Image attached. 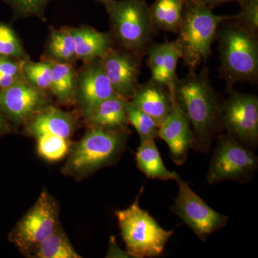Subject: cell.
I'll return each instance as SVG.
<instances>
[{
  "label": "cell",
  "instance_id": "obj_7",
  "mask_svg": "<svg viewBox=\"0 0 258 258\" xmlns=\"http://www.w3.org/2000/svg\"><path fill=\"white\" fill-rule=\"evenodd\" d=\"M257 157L230 134L218 138L208 173L210 184L243 181L254 174Z\"/></svg>",
  "mask_w": 258,
  "mask_h": 258
},
{
  "label": "cell",
  "instance_id": "obj_15",
  "mask_svg": "<svg viewBox=\"0 0 258 258\" xmlns=\"http://www.w3.org/2000/svg\"><path fill=\"white\" fill-rule=\"evenodd\" d=\"M147 64L154 82L174 89L177 81L176 67L181 59V52L176 41L151 45L148 49Z\"/></svg>",
  "mask_w": 258,
  "mask_h": 258
},
{
  "label": "cell",
  "instance_id": "obj_32",
  "mask_svg": "<svg viewBox=\"0 0 258 258\" xmlns=\"http://www.w3.org/2000/svg\"><path fill=\"white\" fill-rule=\"evenodd\" d=\"M186 2H192V3H199L205 5L208 8L213 9L217 6L227 4V3H232V2H236L237 0H185Z\"/></svg>",
  "mask_w": 258,
  "mask_h": 258
},
{
  "label": "cell",
  "instance_id": "obj_18",
  "mask_svg": "<svg viewBox=\"0 0 258 258\" xmlns=\"http://www.w3.org/2000/svg\"><path fill=\"white\" fill-rule=\"evenodd\" d=\"M71 30L76 45V58L83 62L103 58L114 47L111 32H100L87 25L71 28Z\"/></svg>",
  "mask_w": 258,
  "mask_h": 258
},
{
  "label": "cell",
  "instance_id": "obj_28",
  "mask_svg": "<svg viewBox=\"0 0 258 258\" xmlns=\"http://www.w3.org/2000/svg\"><path fill=\"white\" fill-rule=\"evenodd\" d=\"M126 115L128 124L133 125L141 140L158 138L159 125L144 112L134 106L130 101L126 105Z\"/></svg>",
  "mask_w": 258,
  "mask_h": 258
},
{
  "label": "cell",
  "instance_id": "obj_9",
  "mask_svg": "<svg viewBox=\"0 0 258 258\" xmlns=\"http://www.w3.org/2000/svg\"><path fill=\"white\" fill-rule=\"evenodd\" d=\"M176 181L179 193L171 211L189 226L199 238L205 241L213 232L227 225V216L210 208L179 176Z\"/></svg>",
  "mask_w": 258,
  "mask_h": 258
},
{
  "label": "cell",
  "instance_id": "obj_3",
  "mask_svg": "<svg viewBox=\"0 0 258 258\" xmlns=\"http://www.w3.org/2000/svg\"><path fill=\"white\" fill-rule=\"evenodd\" d=\"M234 15H217L205 5L185 1L182 23L175 40L181 59L190 71L206 62L220 25Z\"/></svg>",
  "mask_w": 258,
  "mask_h": 258
},
{
  "label": "cell",
  "instance_id": "obj_22",
  "mask_svg": "<svg viewBox=\"0 0 258 258\" xmlns=\"http://www.w3.org/2000/svg\"><path fill=\"white\" fill-rule=\"evenodd\" d=\"M44 60L74 64L76 58V45L70 27L51 28L47 38Z\"/></svg>",
  "mask_w": 258,
  "mask_h": 258
},
{
  "label": "cell",
  "instance_id": "obj_6",
  "mask_svg": "<svg viewBox=\"0 0 258 258\" xmlns=\"http://www.w3.org/2000/svg\"><path fill=\"white\" fill-rule=\"evenodd\" d=\"M115 215L129 257H154L164 252L174 231L162 228L149 212L140 208L139 198Z\"/></svg>",
  "mask_w": 258,
  "mask_h": 258
},
{
  "label": "cell",
  "instance_id": "obj_30",
  "mask_svg": "<svg viewBox=\"0 0 258 258\" xmlns=\"http://www.w3.org/2000/svg\"><path fill=\"white\" fill-rule=\"evenodd\" d=\"M18 18L37 17L45 21V10L50 0H4Z\"/></svg>",
  "mask_w": 258,
  "mask_h": 258
},
{
  "label": "cell",
  "instance_id": "obj_2",
  "mask_svg": "<svg viewBox=\"0 0 258 258\" xmlns=\"http://www.w3.org/2000/svg\"><path fill=\"white\" fill-rule=\"evenodd\" d=\"M235 18L222 23L217 31L221 71L229 83L254 82L258 76L257 33Z\"/></svg>",
  "mask_w": 258,
  "mask_h": 258
},
{
  "label": "cell",
  "instance_id": "obj_26",
  "mask_svg": "<svg viewBox=\"0 0 258 258\" xmlns=\"http://www.w3.org/2000/svg\"><path fill=\"white\" fill-rule=\"evenodd\" d=\"M39 155L45 160L54 162L63 159L70 150V139L52 134H41L35 137Z\"/></svg>",
  "mask_w": 258,
  "mask_h": 258
},
{
  "label": "cell",
  "instance_id": "obj_24",
  "mask_svg": "<svg viewBox=\"0 0 258 258\" xmlns=\"http://www.w3.org/2000/svg\"><path fill=\"white\" fill-rule=\"evenodd\" d=\"M35 257L40 258H81L60 227L35 249Z\"/></svg>",
  "mask_w": 258,
  "mask_h": 258
},
{
  "label": "cell",
  "instance_id": "obj_31",
  "mask_svg": "<svg viewBox=\"0 0 258 258\" xmlns=\"http://www.w3.org/2000/svg\"><path fill=\"white\" fill-rule=\"evenodd\" d=\"M240 5V13L235 15V20L249 31L257 33L258 0H237Z\"/></svg>",
  "mask_w": 258,
  "mask_h": 258
},
{
  "label": "cell",
  "instance_id": "obj_34",
  "mask_svg": "<svg viewBox=\"0 0 258 258\" xmlns=\"http://www.w3.org/2000/svg\"><path fill=\"white\" fill-rule=\"evenodd\" d=\"M94 1L97 2V3H101V4L103 5V6L106 8L107 5L111 3V0H94Z\"/></svg>",
  "mask_w": 258,
  "mask_h": 258
},
{
  "label": "cell",
  "instance_id": "obj_27",
  "mask_svg": "<svg viewBox=\"0 0 258 258\" xmlns=\"http://www.w3.org/2000/svg\"><path fill=\"white\" fill-rule=\"evenodd\" d=\"M0 57L30 59L14 29L3 22H0Z\"/></svg>",
  "mask_w": 258,
  "mask_h": 258
},
{
  "label": "cell",
  "instance_id": "obj_20",
  "mask_svg": "<svg viewBox=\"0 0 258 258\" xmlns=\"http://www.w3.org/2000/svg\"><path fill=\"white\" fill-rule=\"evenodd\" d=\"M136 161L139 170L149 179L176 181L179 176L177 173L168 170L164 165L154 139L141 140L136 154Z\"/></svg>",
  "mask_w": 258,
  "mask_h": 258
},
{
  "label": "cell",
  "instance_id": "obj_10",
  "mask_svg": "<svg viewBox=\"0 0 258 258\" xmlns=\"http://www.w3.org/2000/svg\"><path fill=\"white\" fill-rule=\"evenodd\" d=\"M221 118L228 134L246 144L257 143V96L232 91L222 105Z\"/></svg>",
  "mask_w": 258,
  "mask_h": 258
},
{
  "label": "cell",
  "instance_id": "obj_5",
  "mask_svg": "<svg viewBox=\"0 0 258 258\" xmlns=\"http://www.w3.org/2000/svg\"><path fill=\"white\" fill-rule=\"evenodd\" d=\"M111 33L120 48L139 55L147 54L157 30L146 0H111L106 7Z\"/></svg>",
  "mask_w": 258,
  "mask_h": 258
},
{
  "label": "cell",
  "instance_id": "obj_4",
  "mask_svg": "<svg viewBox=\"0 0 258 258\" xmlns=\"http://www.w3.org/2000/svg\"><path fill=\"white\" fill-rule=\"evenodd\" d=\"M128 135V128H89L73 148L64 171L75 177L82 178L111 164L123 152Z\"/></svg>",
  "mask_w": 258,
  "mask_h": 258
},
{
  "label": "cell",
  "instance_id": "obj_21",
  "mask_svg": "<svg viewBox=\"0 0 258 258\" xmlns=\"http://www.w3.org/2000/svg\"><path fill=\"white\" fill-rule=\"evenodd\" d=\"M185 0H154L149 6L153 25L157 30L178 33L182 23Z\"/></svg>",
  "mask_w": 258,
  "mask_h": 258
},
{
  "label": "cell",
  "instance_id": "obj_16",
  "mask_svg": "<svg viewBox=\"0 0 258 258\" xmlns=\"http://www.w3.org/2000/svg\"><path fill=\"white\" fill-rule=\"evenodd\" d=\"M172 99L173 91L150 80L139 86L129 101L149 115L159 127L170 113Z\"/></svg>",
  "mask_w": 258,
  "mask_h": 258
},
{
  "label": "cell",
  "instance_id": "obj_13",
  "mask_svg": "<svg viewBox=\"0 0 258 258\" xmlns=\"http://www.w3.org/2000/svg\"><path fill=\"white\" fill-rule=\"evenodd\" d=\"M115 95L101 59L83 62L77 72L75 100L81 115L84 117L98 103Z\"/></svg>",
  "mask_w": 258,
  "mask_h": 258
},
{
  "label": "cell",
  "instance_id": "obj_29",
  "mask_svg": "<svg viewBox=\"0 0 258 258\" xmlns=\"http://www.w3.org/2000/svg\"><path fill=\"white\" fill-rule=\"evenodd\" d=\"M24 61L20 59L0 57V92L24 79Z\"/></svg>",
  "mask_w": 258,
  "mask_h": 258
},
{
  "label": "cell",
  "instance_id": "obj_23",
  "mask_svg": "<svg viewBox=\"0 0 258 258\" xmlns=\"http://www.w3.org/2000/svg\"><path fill=\"white\" fill-rule=\"evenodd\" d=\"M77 71L74 64L52 62L50 93L62 104H72L76 100Z\"/></svg>",
  "mask_w": 258,
  "mask_h": 258
},
{
  "label": "cell",
  "instance_id": "obj_1",
  "mask_svg": "<svg viewBox=\"0 0 258 258\" xmlns=\"http://www.w3.org/2000/svg\"><path fill=\"white\" fill-rule=\"evenodd\" d=\"M173 93L189 118L196 140L208 142L221 118L222 106L212 87L208 69L203 68L198 74L190 71L182 79H178Z\"/></svg>",
  "mask_w": 258,
  "mask_h": 258
},
{
  "label": "cell",
  "instance_id": "obj_8",
  "mask_svg": "<svg viewBox=\"0 0 258 258\" xmlns=\"http://www.w3.org/2000/svg\"><path fill=\"white\" fill-rule=\"evenodd\" d=\"M58 225L57 205L48 193L42 191L33 207L15 226L11 240L20 250H35Z\"/></svg>",
  "mask_w": 258,
  "mask_h": 258
},
{
  "label": "cell",
  "instance_id": "obj_14",
  "mask_svg": "<svg viewBox=\"0 0 258 258\" xmlns=\"http://www.w3.org/2000/svg\"><path fill=\"white\" fill-rule=\"evenodd\" d=\"M158 137L167 144L171 159L178 165L184 164L189 149L196 142L189 118L176 102L174 93L172 108L159 127Z\"/></svg>",
  "mask_w": 258,
  "mask_h": 258
},
{
  "label": "cell",
  "instance_id": "obj_19",
  "mask_svg": "<svg viewBox=\"0 0 258 258\" xmlns=\"http://www.w3.org/2000/svg\"><path fill=\"white\" fill-rule=\"evenodd\" d=\"M128 101L115 96L98 103L83 117L88 128L110 130L127 129L128 125L126 105Z\"/></svg>",
  "mask_w": 258,
  "mask_h": 258
},
{
  "label": "cell",
  "instance_id": "obj_25",
  "mask_svg": "<svg viewBox=\"0 0 258 258\" xmlns=\"http://www.w3.org/2000/svg\"><path fill=\"white\" fill-rule=\"evenodd\" d=\"M52 62L44 60L33 62L30 59L24 61V79L34 87L50 93L52 82Z\"/></svg>",
  "mask_w": 258,
  "mask_h": 258
},
{
  "label": "cell",
  "instance_id": "obj_33",
  "mask_svg": "<svg viewBox=\"0 0 258 258\" xmlns=\"http://www.w3.org/2000/svg\"><path fill=\"white\" fill-rule=\"evenodd\" d=\"M10 131V125L8 123L7 117L0 110V135L7 133Z\"/></svg>",
  "mask_w": 258,
  "mask_h": 258
},
{
  "label": "cell",
  "instance_id": "obj_17",
  "mask_svg": "<svg viewBox=\"0 0 258 258\" xmlns=\"http://www.w3.org/2000/svg\"><path fill=\"white\" fill-rule=\"evenodd\" d=\"M78 124L76 115L51 105L25 123L27 133L32 137L52 134L67 139L72 137Z\"/></svg>",
  "mask_w": 258,
  "mask_h": 258
},
{
  "label": "cell",
  "instance_id": "obj_12",
  "mask_svg": "<svg viewBox=\"0 0 258 258\" xmlns=\"http://www.w3.org/2000/svg\"><path fill=\"white\" fill-rule=\"evenodd\" d=\"M143 56L123 48L112 47L101 63L115 94L130 101L139 86Z\"/></svg>",
  "mask_w": 258,
  "mask_h": 258
},
{
  "label": "cell",
  "instance_id": "obj_11",
  "mask_svg": "<svg viewBox=\"0 0 258 258\" xmlns=\"http://www.w3.org/2000/svg\"><path fill=\"white\" fill-rule=\"evenodd\" d=\"M50 105V92L34 87L24 79L0 92V110L16 124H25Z\"/></svg>",
  "mask_w": 258,
  "mask_h": 258
}]
</instances>
